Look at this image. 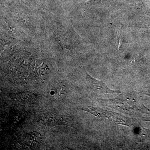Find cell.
<instances>
[{
  "mask_svg": "<svg viewBox=\"0 0 150 150\" xmlns=\"http://www.w3.org/2000/svg\"><path fill=\"white\" fill-rule=\"evenodd\" d=\"M101 0H87L84 3L86 4H94L98 3Z\"/></svg>",
  "mask_w": 150,
  "mask_h": 150,
  "instance_id": "277c9868",
  "label": "cell"
},
{
  "mask_svg": "<svg viewBox=\"0 0 150 150\" xmlns=\"http://www.w3.org/2000/svg\"><path fill=\"white\" fill-rule=\"evenodd\" d=\"M85 110L91 112L93 115L105 120L108 119L109 121H115V122H121L122 121L124 122L123 119H121V118H119V117L115 116V114L113 113H110L105 110H103V109L93 107H89Z\"/></svg>",
  "mask_w": 150,
  "mask_h": 150,
  "instance_id": "7a4b0ae2",
  "label": "cell"
},
{
  "mask_svg": "<svg viewBox=\"0 0 150 150\" xmlns=\"http://www.w3.org/2000/svg\"><path fill=\"white\" fill-rule=\"evenodd\" d=\"M92 83L93 84L94 88L95 90L98 91V93L106 94L118 93V92L113 91L111 90L107 87L106 85L102 81H97L96 80L93 79Z\"/></svg>",
  "mask_w": 150,
  "mask_h": 150,
  "instance_id": "3957f363",
  "label": "cell"
},
{
  "mask_svg": "<svg viewBox=\"0 0 150 150\" xmlns=\"http://www.w3.org/2000/svg\"><path fill=\"white\" fill-rule=\"evenodd\" d=\"M113 106L126 113L133 114L137 112V101L127 95H123L112 100Z\"/></svg>",
  "mask_w": 150,
  "mask_h": 150,
  "instance_id": "6da1fadb",
  "label": "cell"
}]
</instances>
